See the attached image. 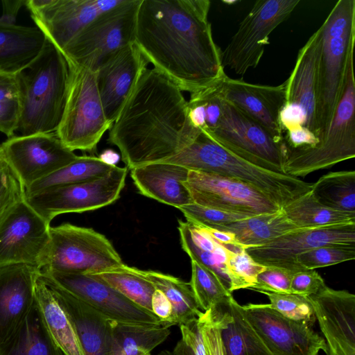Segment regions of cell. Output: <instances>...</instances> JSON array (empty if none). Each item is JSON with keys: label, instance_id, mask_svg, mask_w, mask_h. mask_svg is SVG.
<instances>
[{"label": "cell", "instance_id": "obj_2", "mask_svg": "<svg viewBox=\"0 0 355 355\" xmlns=\"http://www.w3.org/2000/svg\"><path fill=\"white\" fill-rule=\"evenodd\" d=\"M200 130L191 123L182 91L162 72L145 68L116 119L107 141L129 169L181 153Z\"/></svg>", "mask_w": 355, "mask_h": 355}, {"label": "cell", "instance_id": "obj_9", "mask_svg": "<svg viewBox=\"0 0 355 355\" xmlns=\"http://www.w3.org/2000/svg\"><path fill=\"white\" fill-rule=\"evenodd\" d=\"M141 0H124L83 28L61 51L73 64L94 72L114 51L135 42Z\"/></svg>", "mask_w": 355, "mask_h": 355}, {"label": "cell", "instance_id": "obj_33", "mask_svg": "<svg viewBox=\"0 0 355 355\" xmlns=\"http://www.w3.org/2000/svg\"><path fill=\"white\" fill-rule=\"evenodd\" d=\"M170 327L161 324L112 321L107 355H146L170 335Z\"/></svg>", "mask_w": 355, "mask_h": 355}, {"label": "cell", "instance_id": "obj_29", "mask_svg": "<svg viewBox=\"0 0 355 355\" xmlns=\"http://www.w3.org/2000/svg\"><path fill=\"white\" fill-rule=\"evenodd\" d=\"M44 322L36 298L17 327L0 343V355H60Z\"/></svg>", "mask_w": 355, "mask_h": 355}, {"label": "cell", "instance_id": "obj_11", "mask_svg": "<svg viewBox=\"0 0 355 355\" xmlns=\"http://www.w3.org/2000/svg\"><path fill=\"white\" fill-rule=\"evenodd\" d=\"M207 135L241 159L284 174V141L276 142L260 125L229 102L224 101L218 125Z\"/></svg>", "mask_w": 355, "mask_h": 355}, {"label": "cell", "instance_id": "obj_47", "mask_svg": "<svg viewBox=\"0 0 355 355\" xmlns=\"http://www.w3.org/2000/svg\"><path fill=\"white\" fill-rule=\"evenodd\" d=\"M179 326L181 338L171 352L173 355H205L198 318L191 319Z\"/></svg>", "mask_w": 355, "mask_h": 355}, {"label": "cell", "instance_id": "obj_57", "mask_svg": "<svg viewBox=\"0 0 355 355\" xmlns=\"http://www.w3.org/2000/svg\"><path fill=\"white\" fill-rule=\"evenodd\" d=\"M146 355H150V354H146Z\"/></svg>", "mask_w": 355, "mask_h": 355}, {"label": "cell", "instance_id": "obj_37", "mask_svg": "<svg viewBox=\"0 0 355 355\" xmlns=\"http://www.w3.org/2000/svg\"><path fill=\"white\" fill-rule=\"evenodd\" d=\"M282 209L290 221L302 228L355 223V214L337 211L322 205L311 190Z\"/></svg>", "mask_w": 355, "mask_h": 355}, {"label": "cell", "instance_id": "obj_15", "mask_svg": "<svg viewBox=\"0 0 355 355\" xmlns=\"http://www.w3.org/2000/svg\"><path fill=\"white\" fill-rule=\"evenodd\" d=\"M124 0H26L31 18L61 52L89 23Z\"/></svg>", "mask_w": 355, "mask_h": 355}, {"label": "cell", "instance_id": "obj_40", "mask_svg": "<svg viewBox=\"0 0 355 355\" xmlns=\"http://www.w3.org/2000/svg\"><path fill=\"white\" fill-rule=\"evenodd\" d=\"M20 98L16 73L0 71V132L8 138L17 132Z\"/></svg>", "mask_w": 355, "mask_h": 355}, {"label": "cell", "instance_id": "obj_6", "mask_svg": "<svg viewBox=\"0 0 355 355\" xmlns=\"http://www.w3.org/2000/svg\"><path fill=\"white\" fill-rule=\"evenodd\" d=\"M354 51L349 53L342 96L324 138L315 146L286 147L284 173L298 178L355 157Z\"/></svg>", "mask_w": 355, "mask_h": 355}, {"label": "cell", "instance_id": "obj_53", "mask_svg": "<svg viewBox=\"0 0 355 355\" xmlns=\"http://www.w3.org/2000/svg\"><path fill=\"white\" fill-rule=\"evenodd\" d=\"M105 162L115 165L114 163L119 159V155L111 149H107L102 153L99 157Z\"/></svg>", "mask_w": 355, "mask_h": 355}, {"label": "cell", "instance_id": "obj_12", "mask_svg": "<svg viewBox=\"0 0 355 355\" xmlns=\"http://www.w3.org/2000/svg\"><path fill=\"white\" fill-rule=\"evenodd\" d=\"M128 167L115 166L107 174L87 182L54 186L25 196L27 203L50 223L57 216L81 213L112 204L120 197Z\"/></svg>", "mask_w": 355, "mask_h": 355}, {"label": "cell", "instance_id": "obj_23", "mask_svg": "<svg viewBox=\"0 0 355 355\" xmlns=\"http://www.w3.org/2000/svg\"><path fill=\"white\" fill-rule=\"evenodd\" d=\"M321 47L319 28L299 50L296 62L285 84V103L304 114L306 128L319 139L317 119L318 71Z\"/></svg>", "mask_w": 355, "mask_h": 355}, {"label": "cell", "instance_id": "obj_31", "mask_svg": "<svg viewBox=\"0 0 355 355\" xmlns=\"http://www.w3.org/2000/svg\"><path fill=\"white\" fill-rule=\"evenodd\" d=\"M299 228L302 227L290 221L281 209L273 213L250 216L214 229L233 234L237 243L246 249L265 245Z\"/></svg>", "mask_w": 355, "mask_h": 355}, {"label": "cell", "instance_id": "obj_35", "mask_svg": "<svg viewBox=\"0 0 355 355\" xmlns=\"http://www.w3.org/2000/svg\"><path fill=\"white\" fill-rule=\"evenodd\" d=\"M116 165L108 164L99 157L77 156L67 165L26 189L25 196L34 194L51 187L77 184L95 180L107 174Z\"/></svg>", "mask_w": 355, "mask_h": 355}, {"label": "cell", "instance_id": "obj_7", "mask_svg": "<svg viewBox=\"0 0 355 355\" xmlns=\"http://www.w3.org/2000/svg\"><path fill=\"white\" fill-rule=\"evenodd\" d=\"M125 263L110 241L92 228L63 223L51 227L42 256L41 271L92 273Z\"/></svg>", "mask_w": 355, "mask_h": 355}, {"label": "cell", "instance_id": "obj_3", "mask_svg": "<svg viewBox=\"0 0 355 355\" xmlns=\"http://www.w3.org/2000/svg\"><path fill=\"white\" fill-rule=\"evenodd\" d=\"M20 135L56 132L68 95L71 64L47 39L40 53L16 73Z\"/></svg>", "mask_w": 355, "mask_h": 355}, {"label": "cell", "instance_id": "obj_54", "mask_svg": "<svg viewBox=\"0 0 355 355\" xmlns=\"http://www.w3.org/2000/svg\"><path fill=\"white\" fill-rule=\"evenodd\" d=\"M157 355H173L172 352L168 350H163L160 352Z\"/></svg>", "mask_w": 355, "mask_h": 355}, {"label": "cell", "instance_id": "obj_8", "mask_svg": "<svg viewBox=\"0 0 355 355\" xmlns=\"http://www.w3.org/2000/svg\"><path fill=\"white\" fill-rule=\"evenodd\" d=\"M111 125L99 96L95 72L71 64L67 103L58 137L71 151L94 153Z\"/></svg>", "mask_w": 355, "mask_h": 355}, {"label": "cell", "instance_id": "obj_41", "mask_svg": "<svg viewBox=\"0 0 355 355\" xmlns=\"http://www.w3.org/2000/svg\"><path fill=\"white\" fill-rule=\"evenodd\" d=\"M259 293L266 295L270 302L269 306L284 317L313 327L316 319L309 297L291 293Z\"/></svg>", "mask_w": 355, "mask_h": 355}, {"label": "cell", "instance_id": "obj_5", "mask_svg": "<svg viewBox=\"0 0 355 355\" xmlns=\"http://www.w3.org/2000/svg\"><path fill=\"white\" fill-rule=\"evenodd\" d=\"M317 119L324 138L342 96L347 61L355 42V0H339L320 26Z\"/></svg>", "mask_w": 355, "mask_h": 355}, {"label": "cell", "instance_id": "obj_19", "mask_svg": "<svg viewBox=\"0 0 355 355\" xmlns=\"http://www.w3.org/2000/svg\"><path fill=\"white\" fill-rule=\"evenodd\" d=\"M243 313L272 355H318L325 342L312 327L288 319L268 304L242 306Z\"/></svg>", "mask_w": 355, "mask_h": 355}, {"label": "cell", "instance_id": "obj_20", "mask_svg": "<svg viewBox=\"0 0 355 355\" xmlns=\"http://www.w3.org/2000/svg\"><path fill=\"white\" fill-rule=\"evenodd\" d=\"M327 355H355V295L325 285L309 297Z\"/></svg>", "mask_w": 355, "mask_h": 355}, {"label": "cell", "instance_id": "obj_21", "mask_svg": "<svg viewBox=\"0 0 355 355\" xmlns=\"http://www.w3.org/2000/svg\"><path fill=\"white\" fill-rule=\"evenodd\" d=\"M149 64L135 42L108 55L95 71L96 83L107 121L112 124L141 72Z\"/></svg>", "mask_w": 355, "mask_h": 355}, {"label": "cell", "instance_id": "obj_16", "mask_svg": "<svg viewBox=\"0 0 355 355\" xmlns=\"http://www.w3.org/2000/svg\"><path fill=\"white\" fill-rule=\"evenodd\" d=\"M51 281L84 302L111 321L161 324L153 313L144 309L95 276L89 273L41 271Z\"/></svg>", "mask_w": 355, "mask_h": 355}, {"label": "cell", "instance_id": "obj_38", "mask_svg": "<svg viewBox=\"0 0 355 355\" xmlns=\"http://www.w3.org/2000/svg\"><path fill=\"white\" fill-rule=\"evenodd\" d=\"M117 291L121 295L152 312L151 300L156 290L153 284L142 273V270L126 266L89 273Z\"/></svg>", "mask_w": 355, "mask_h": 355}, {"label": "cell", "instance_id": "obj_25", "mask_svg": "<svg viewBox=\"0 0 355 355\" xmlns=\"http://www.w3.org/2000/svg\"><path fill=\"white\" fill-rule=\"evenodd\" d=\"M42 275L73 327L84 354L107 355L112 321Z\"/></svg>", "mask_w": 355, "mask_h": 355}, {"label": "cell", "instance_id": "obj_46", "mask_svg": "<svg viewBox=\"0 0 355 355\" xmlns=\"http://www.w3.org/2000/svg\"><path fill=\"white\" fill-rule=\"evenodd\" d=\"M295 272L277 266H266L260 272L256 283L248 289L257 292L291 293V282Z\"/></svg>", "mask_w": 355, "mask_h": 355}, {"label": "cell", "instance_id": "obj_52", "mask_svg": "<svg viewBox=\"0 0 355 355\" xmlns=\"http://www.w3.org/2000/svg\"><path fill=\"white\" fill-rule=\"evenodd\" d=\"M210 235L218 242L225 245H240L234 235L230 232L216 230L214 229L205 228Z\"/></svg>", "mask_w": 355, "mask_h": 355}, {"label": "cell", "instance_id": "obj_32", "mask_svg": "<svg viewBox=\"0 0 355 355\" xmlns=\"http://www.w3.org/2000/svg\"><path fill=\"white\" fill-rule=\"evenodd\" d=\"M35 298L46 327L60 351L64 355H85L73 327L41 270L35 282Z\"/></svg>", "mask_w": 355, "mask_h": 355}, {"label": "cell", "instance_id": "obj_13", "mask_svg": "<svg viewBox=\"0 0 355 355\" xmlns=\"http://www.w3.org/2000/svg\"><path fill=\"white\" fill-rule=\"evenodd\" d=\"M182 184L193 202L204 207L251 216L282 209L256 187L234 178L189 170Z\"/></svg>", "mask_w": 355, "mask_h": 355}, {"label": "cell", "instance_id": "obj_51", "mask_svg": "<svg viewBox=\"0 0 355 355\" xmlns=\"http://www.w3.org/2000/svg\"><path fill=\"white\" fill-rule=\"evenodd\" d=\"M26 0H3L1 1L3 13L0 17V23L5 25H15L19 10L26 6Z\"/></svg>", "mask_w": 355, "mask_h": 355}, {"label": "cell", "instance_id": "obj_26", "mask_svg": "<svg viewBox=\"0 0 355 355\" xmlns=\"http://www.w3.org/2000/svg\"><path fill=\"white\" fill-rule=\"evenodd\" d=\"M189 171L168 163H152L131 169V178L139 192L178 209L193 202L182 184Z\"/></svg>", "mask_w": 355, "mask_h": 355}, {"label": "cell", "instance_id": "obj_17", "mask_svg": "<svg viewBox=\"0 0 355 355\" xmlns=\"http://www.w3.org/2000/svg\"><path fill=\"white\" fill-rule=\"evenodd\" d=\"M50 223L24 199L0 221V266L27 264L39 268L49 241Z\"/></svg>", "mask_w": 355, "mask_h": 355}, {"label": "cell", "instance_id": "obj_30", "mask_svg": "<svg viewBox=\"0 0 355 355\" xmlns=\"http://www.w3.org/2000/svg\"><path fill=\"white\" fill-rule=\"evenodd\" d=\"M46 40L36 26L0 23V71L17 73L40 53Z\"/></svg>", "mask_w": 355, "mask_h": 355}, {"label": "cell", "instance_id": "obj_34", "mask_svg": "<svg viewBox=\"0 0 355 355\" xmlns=\"http://www.w3.org/2000/svg\"><path fill=\"white\" fill-rule=\"evenodd\" d=\"M142 273L169 300L172 306V326L185 323L202 313L189 282L157 271L142 270Z\"/></svg>", "mask_w": 355, "mask_h": 355}, {"label": "cell", "instance_id": "obj_14", "mask_svg": "<svg viewBox=\"0 0 355 355\" xmlns=\"http://www.w3.org/2000/svg\"><path fill=\"white\" fill-rule=\"evenodd\" d=\"M0 146L4 160L25 189L78 156L64 146L56 132L14 135Z\"/></svg>", "mask_w": 355, "mask_h": 355}, {"label": "cell", "instance_id": "obj_48", "mask_svg": "<svg viewBox=\"0 0 355 355\" xmlns=\"http://www.w3.org/2000/svg\"><path fill=\"white\" fill-rule=\"evenodd\" d=\"M205 355H225L218 322L211 311H202L198 317Z\"/></svg>", "mask_w": 355, "mask_h": 355}, {"label": "cell", "instance_id": "obj_39", "mask_svg": "<svg viewBox=\"0 0 355 355\" xmlns=\"http://www.w3.org/2000/svg\"><path fill=\"white\" fill-rule=\"evenodd\" d=\"M189 284L198 306L203 312L227 303L233 297L213 272L194 261H191Z\"/></svg>", "mask_w": 355, "mask_h": 355}, {"label": "cell", "instance_id": "obj_28", "mask_svg": "<svg viewBox=\"0 0 355 355\" xmlns=\"http://www.w3.org/2000/svg\"><path fill=\"white\" fill-rule=\"evenodd\" d=\"M178 228L182 248L191 261L209 269L231 293V281L226 268L227 260L231 251L243 246L221 244L205 227L188 221L179 220Z\"/></svg>", "mask_w": 355, "mask_h": 355}, {"label": "cell", "instance_id": "obj_1", "mask_svg": "<svg viewBox=\"0 0 355 355\" xmlns=\"http://www.w3.org/2000/svg\"><path fill=\"white\" fill-rule=\"evenodd\" d=\"M209 0H141L135 43L154 68L183 92L223 76L220 48L208 19Z\"/></svg>", "mask_w": 355, "mask_h": 355}, {"label": "cell", "instance_id": "obj_44", "mask_svg": "<svg viewBox=\"0 0 355 355\" xmlns=\"http://www.w3.org/2000/svg\"><path fill=\"white\" fill-rule=\"evenodd\" d=\"M178 209L184 214L187 221L210 229L251 216L207 207L194 202L184 205Z\"/></svg>", "mask_w": 355, "mask_h": 355}, {"label": "cell", "instance_id": "obj_45", "mask_svg": "<svg viewBox=\"0 0 355 355\" xmlns=\"http://www.w3.org/2000/svg\"><path fill=\"white\" fill-rule=\"evenodd\" d=\"M25 197V189L5 160L0 163V221Z\"/></svg>", "mask_w": 355, "mask_h": 355}, {"label": "cell", "instance_id": "obj_42", "mask_svg": "<svg viewBox=\"0 0 355 355\" xmlns=\"http://www.w3.org/2000/svg\"><path fill=\"white\" fill-rule=\"evenodd\" d=\"M226 268L231 281V289L234 291L249 288L257 281L258 275L266 268L265 266L256 262L246 252L243 247H241L230 252Z\"/></svg>", "mask_w": 355, "mask_h": 355}, {"label": "cell", "instance_id": "obj_43", "mask_svg": "<svg viewBox=\"0 0 355 355\" xmlns=\"http://www.w3.org/2000/svg\"><path fill=\"white\" fill-rule=\"evenodd\" d=\"M355 259V245L328 244L300 254L297 263L304 269L315 270Z\"/></svg>", "mask_w": 355, "mask_h": 355}, {"label": "cell", "instance_id": "obj_27", "mask_svg": "<svg viewBox=\"0 0 355 355\" xmlns=\"http://www.w3.org/2000/svg\"><path fill=\"white\" fill-rule=\"evenodd\" d=\"M210 311L218 322L225 355H272L233 297Z\"/></svg>", "mask_w": 355, "mask_h": 355}, {"label": "cell", "instance_id": "obj_50", "mask_svg": "<svg viewBox=\"0 0 355 355\" xmlns=\"http://www.w3.org/2000/svg\"><path fill=\"white\" fill-rule=\"evenodd\" d=\"M153 313L160 320L170 327L172 326V306L166 296L159 290L156 289L153 294L151 300Z\"/></svg>", "mask_w": 355, "mask_h": 355}, {"label": "cell", "instance_id": "obj_4", "mask_svg": "<svg viewBox=\"0 0 355 355\" xmlns=\"http://www.w3.org/2000/svg\"><path fill=\"white\" fill-rule=\"evenodd\" d=\"M159 163L214 173L246 182L281 208L311 190L312 183L257 166L230 152L201 130L181 153Z\"/></svg>", "mask_w": 355, "mask_h": 355}, {"label": "cell", "instance_id": "obj_55", "mask_svg": "<svg viewBox=\"0 0 355 355\" xmlns=\"http://www.w3.org/2000/svg\"><path fill=\"white\" fill-rule=\"evenodd\" d=\"M3 160H4V157H3L2 149L0 146V163L2 162Z\"/></svg>", "mask_w": 355, "mask_h": 355}, {"label": "cell", "instance_id": "obj_36", "mask_svg": "<svg viewBox=\"0 0 355 355\" xmlns=\"http://www.w3.org/2000/svg\"><path fill=\"white\" fill-rule=\"evenodd\" d=\"M311 192L322 205L355 214V171L329 172L312 183Z\"/></svg>", "mask_w": 355, "mask_h": 355}, {"label": "cell", "instance_id": "obj_24", "mask_svg": "<svg viewBox=\"0 0 355 355\" xmlns=\"http://www.w3.org/2000/svg\"><path fill=\"white\" fill-rule=\"evenodd\" d=\"M40 269L27 264L0 266V343L17 327L35 302Z\"/></svg>", "mask_w": 355, "mask_h": 355}, {"label": "cell", "instance_id": "obj_22", "mask_svg": "<svg viewBox=\"0 0 355 355\" xmlns=\"http://www.w3.org/2000/svg\"><path fill=\"white\" fill-rule=\"evenodd\" d=\"M220 90L225 101L260 125L276 142H284L279 117L286 101L284 82L276 86L254 84L225 74Z\"/></svg>", "mask_w": 355, "mask_h": 355}, {"label": "cell", "instance_id": "obj_18", "mask_svg": "<svg viewBox=\"0 0 355 355\" xmlns=\"http://www.w3.org/2000/svg\"><path fill=\"white\" fill-rule=\"evenodd\" d=\"M328 244L355 245V223L299 228L268 243L245 250L259 264L284 268L296 272L304 270L297 263L300 254Z\"/></svg>", "mask_w": 355, "mask_h": 355}, {"label": "cell", "instance_id": "obj_56", "mask_svg": "<svg viewBox=\"0 0 355 355\" xmlns=\"http://www.w3.org/2000/svg\"><path fill=\"white\" fill-rule=\"evenodd\" d=\"M60 355H64V354L60 351Z\"/></svg>", "mask_w": 355, "mask_h": 355}, {"label": "cell", "instance_id": "obj_10", "mask_svg": "<svg viewBox=\"0 0 355 355\" xmlns=\"http://www.w3.org/2000/svg\"><path fill=\"white\" fill-rule=\"evenodd\" d=\"M300 0H259L240 22L221 53L223 67L244 75L256 68L269 44V35L287 20Z\"/></svg>", "mask_w": 355, "mask_h": 355}, {"label": "cell", "instance_id": "obj_49", "mask_svg": "<svg viewBox=\"0 0 355 355\" xmlns=\"http://www.w3.org/2000/svg\"><path fill=\"white\" fill-rule=\"evenodd\" d=\"M325 285L324 279L316 270L304 269L293 274L291 293L309 297L318 293Z\"/></svg>", "mask_w": 355, "mask_h": 355}]
</instances>
